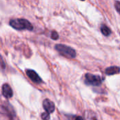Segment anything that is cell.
<instances>
[{
	"label": "cell",
	"mask_w": 120,
	"mask_h": 120,
	"mask_svg": "<svg viewBox=\"0 0 120 120\" xmlns=\"http://www.w3.org/2000/svg\"><path fill=\"white\" fill-rule=\"evenodd\" d=\"M10 25L17 30H30L32 31L33 30V26L31 22L23 18H15L12 19L9 22Z\"/></svg>",
	"instance_id": "cell-1"
},
{
	"label": "cell",
	"mask_w": 120,
	"mask_h": 120,
	"mask_svg": "<svg viewBox=\"0 0 120 120\" xmlns=\"http://www.w3.org/2000/svg\"><path fill=\"white\" fill-rule=\"evenodd\" d=\"M2 94L6 98H11L13 96V90L11 87L7 84H4L2 86Z\"/></svg>",
	"instance_id": "cell-6"
},
{
	"label": "cell",
	"mask_w": 120,
	"mask_h": 120,
	"mask_svg": "<svg viewBox=\"0 0 120 120\" xmlns=\"http://www.w3.org/2000/svg\"><path fill=\"white\" fill-rule=\"evenodd\" d=\"M43 107L45 111L49 114L53 112L55 110V105L49 99H45L43 101Z\"/></svg>",
	"instance_id": "cell-5"
},
{
	"label": "cell",
	"mask_w": 120,
	"mask_h": 120,
	"mask_svg": "<svg viewBox=\"0 0 120 120\" xmlns=\"http://www.w3.org/2000/svg\"><path fill=\"white\" fill-rule=\"evenodd\" d=\"M56 50L65 57L69 58H74L76 57V51L72 48L64 45V44H56L55 46Z\"/></svg>",
	"instance_id": "cell-2"
},
{
	"label": "cell",
	"mask_w": 120,
	"mask_h": 120,
	"mask_svg": "<svg viewBox=\"0 0 120 120\" xmlns=\"http://www.w3.org/2000/svg\"><path fill=\"white\" fill-rule=\"evenodd\" d=\"M101 32L105 35V36H109L111 33V30L109 29V27L108 26H106L105 25H102L101 27Z\"/></svg>",
	"instance_id": "cell-8"
},
{
	"label": "cell",
	"mask_w": 120,
	"mask_h": 120,
	"mask_svg": "<svg viewBox=\"0 0 120 120\" xmlns=\"http://www.w3.org/2000/svg\"><path fill=\"white\" fill-rule=\"evenodd\" d=\"M6 67V65H5V63L4 62V60L3 58H1V56H0V68L1 69H4Z\"/></svg>",
	"instance_id": "cell-12"
},
{
	"label": "cell",
	"mask_w": 120,
	"mask_h": 120,
	"mask_svg": "<svg viewBox=\"0 0 120 120\" xmlns=\"http://www.w3.org/2000/svg\"><path fill=\"white\" fill-rule=\"evenodd\" d=\"M86 120H98L97 119V117L96 115L91 112L90 113H88V115H86Z\"/></svg>",
	"instance_id": "cell-9"
},
{
	"label": "cell",
	"mask_w": 120,
	"mask_h": 120,
	"mask_svg": "<svg viewBox=\"0 0 120 120\" xmlns=\"http://www.w3.org/2000/svg\"><path fill=\"white\" fill-rule=\"evenodd\" d=\"M51 39H53V40H56V39H58L59 35H58V34L56 31H53V32H51Z\"/></svg>",
	"instance_id": "cell-10"
},
{
	"label": "cell",
	"mask_w": 120,
	"mask_h": 120,
	"mask_svg": "<svg viewBox=\"0 0 120 120\" xmlns=\"http://www.w3.org/2000/svg\"><path fill=\"white\" fill-rule=\"evenodd\" d=\"M41 118L43 120H49L50 119V115L48 112H44L41 114Z\"/></svg>",
	"instance_id": "cell-11"
},
{
	"label": "cell",
	"mask_w": 120,
	"mask_h": 120,
	"mask_svg": "<svg viewBox=\"0 0 120 120\" xmlns=\"http://www.w3.org/2000/svg\"><path fill=\"white\" fill-rule=\"evenodd\" d=\"M120 68L117 66H112L110 68H108L105 70V73L108 75H113L120 73Z\"/></svg>",
	"instance_id": "cell-7"
},
{
	"label": "cell",
	"mask_w": 120,
	"mask_h": 120,
	"mask_svg": "<svg viewBox=\"0 0 120 120\" xmlns=\"http://www.w3.org/2000/svg\"><path fill=\"white\" fill-rule=\"evenodd\" d=\"M115 7L117 9V12L120 14V1H116L115 4Z\"/></svg>",
	"instance_id": "cell-13"
},
{
	"label": "cell",
	"mask_w": 120,
	"mask_h": 120,
	"mask_svg": "<svg viewBox=\"0 0 120 120\" xmlns=\"http://www.w3.org/2000/svg\"><path fill=\"white\" fill-rule=\"evenodd\" d=\"M27 76L30 79V80L37 84H39L42 82L41 77L38 75V74L33 70H26Z\"/></svg>",
	"instance_id": "cell-4"
},
{
	"label": "cell",
	"mask_w": 120,
	"mask_h": 120,
	"mask_svg": "<svg viewBox=\"0 0 120 120\" xmlns=\"http://www.w3.org/2000/svg\"><path fill=\"white\" fill-rule=\"evenodd\" d=\"M103 82L102 78L98 75H94L90 73H87L85 76V83L87 85L98 86Z\"/></svg>",
	"instance_id": "cell-3"
},
{
	"label": "cell",
	"mask_w": 120,
	"mask_h": 120,
	"mask_svg": "<svg viewBox=\"0 0 120 120\" xmlns=\"http://www.w3.org/2000/svg\"><path fill=\"white\" fill-rule=\"evenodd\" d=\"M75 120H83V118H82V117H79H79H77L75 119Z\"/></svg>",
	"instance_id": "cell-14"
}]
</instances>
